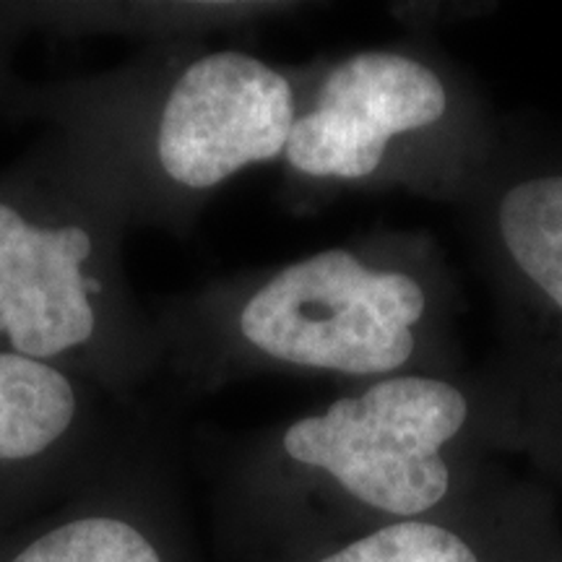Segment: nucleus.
I'll list each match as a JSON object with an SVG mask.
<instances>
[{
    "instance_id": "1",
    "label": "nucleus",
    "mask_w": 562,
    "mask_h": 562,
    "mask_svg": "<svg viewBox=\"0 0 562 562\" xmlns=\"http://www.w3.org/2000/svg\"><path fill=\"white\" fill-rule=\"evenodd\" d=\"M440 266L398 240L389 256L347 248L315 252L281 269L245 300L243 339L294 368L381 381L440 372L448 290Z\"/></svg>"
},
{
    "instance_id": "2",
    "label": "nucleus",
    "mask_w": 562,
    "mask_h": 562,
    "mask_svg": "<svg viewBox=\"0 0 562 562\" xmlns=\"http://www.w3.org/2000/svg\"><path fill=\"white\" fill-rule=\"evenodd\" d=\"M490 432L503 435V427L487 391L456 375L406 372L292 422L281 448L297 467L331 480L378 529L472 497V442Z\"/></svg>"
},
{
    "instance_id": "3",
    "label": "nucleus",
    "mask_w": 562,
    "mask_h": 562,
    "mask_svg": "<svg viewBox=\"0 0 562 562\" xmlns=\"http://www.w3.org/2000/svg\"><path fill=\"white\" fill-rule=\"evenodd\" d=\"M476 227L501 311L492 409L505 440L562 467V157L492 172Z\"/></svg>"
},
{
    "instance_id": "4",
    "label": "nucleus",
    "mask_w": 562,
    "mask_h": 562,
    "mask_svg": "<svg viewBox=\"0 0 562 562\" xmlns=\"http://www.w3.org/2000/svg\"><path fill=\"white\" fill-rule=\"evenodd\" d=\"M453 91L427 60L364 50L328 70L315 104L297 115L284 157L307 178H375L404 144L432 138L451 121Z\"/></svg>"
},
{
    "instance_id": "5",
    "label": "nucleus",
    "mask_w": 562,
    "mask_h": 562,
    "mask_svg": "<svg viewBox=\"0 0 562 562\" xmlns=\"http://www.w3.org/2000/svg\"><path fill=\"white\" fill-rule=\"evenodd\" d=\"M294 121V89L279 70L245 53H211L170 91L159 161L175 182L209 191L245 167L284 157Z\"/></svg>"
},
{
    "instance_id": "6",
    "label": "nucleus",
    "mask_w": 562,
    "mask_h": 562,
    "mask_svg": "<svg viewBox=\"0 0 562 562\" xmlns=\"http://www.w3.org/2000/svg\"><path fill=\"white\" fill-rule=\"evenodd\" d=\"M91 237L81 227L37 229L0 203V331L16 355L45 360L94 334L81 263Z\"/></svg>"
},
{
    "instance_id": "7",
    "label": "nucleus",
    "mask_w": 562,
    "mask_h": 562,
    "mask_svg": "<svg viewBox=\"0 0 562 562\" xmlns=\"http://www.w3.org/2000/svg\"><path fill=\"white\" fill-rule=\"evenodd\" d=\"M531 526H521V510H497L480 495L438 516L396 521L368 529L315 562H558L533 550Z\"/></svg>"
},
{
    "instance_id": "8",
    "label": "nucleus",
    "mask_w": 562,
    "mask_h": 562,
    "mask_svg": "<svg viewBox=\"0 0 562 562\" xmlns=\"http://www.w3.org/2000/svg\"><path fill=\"white\" fill-rule=\"evenodd\" d=\"M74 414L76 393L66 375L32 357L0 355V461L50 448Z\"/></svg>"
},
{
    "instance_id": "9",
    "label": "nucleus",
    "mask_w": 562,
    "mask_h": 562,
    "mask_svg": "<svg viewBox=\"0 0 562 562\" xmlns=\"http://www.w3.org/2000/svg\"><path fill=\"white\" fill-rule=\"evenodd\" d=\"M13 562H161L149 539L117 518H81L55 529Z\"/></svg>"
}]
</instances>
